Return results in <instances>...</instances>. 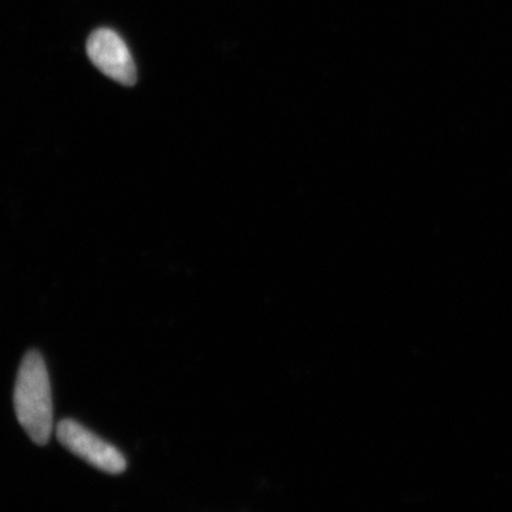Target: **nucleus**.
Returning a JSON list of instances; mask_svg holds the SVG:
<instances>
[{
  "label": "nucleus",
  "instance_id": "f03ea898",
  "mask_svg": "<svg viewBox=\"0 0 512 512\" xmlns=\"http://www.w3.org/2000/svg\"><path fill=\"white\" fill-rule=\"evenodd\" d=\"M57 439L67 450L104 473L121 474L127 468L126 458L119 448L101 439L76 420L60 421Z\"/></svg>",
  "mask_w": 512,
  "mask_h": 512
},
{
  "label": "nucleus",
  "instance_id": "f257e3e1",
  "mask_svg": "<svg viewBox=\"0 0 512 512\" xmlns=\"http://www.w3.org/2000/svg\"><path fill=\"white\" fill-rule=\"evenodd\" d=\"M20 426L33 443L45 446L53 433V400L45 359L36 350L23 357L15 386Z\"/></svg>",
  "mask_w": 512,
  "mask_h": 512
},
{
  "label": "nucleus",
  "instance_id": "7ed1b4c3",
  "mask_svg": "<svg viewBox=\"0 0 512 512\" xmlns=\"http://www.w3.org/2000/svg\"><path fill=\"white\" fill-rule=\"evenodd\" d=\"M87 55L101 73L123 86L137 83V69L130 49L119 33L101 28L87 40Z\"/></svg>",
  "mask_w": 512,
  "mask_h": 512
}]
</instances>
